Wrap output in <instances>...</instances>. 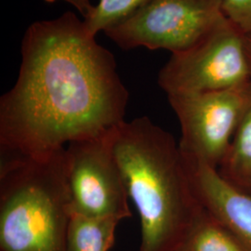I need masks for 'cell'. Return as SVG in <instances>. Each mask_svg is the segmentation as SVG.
<instances>
[{"mask_svg": "<svg viewBox=\"0 0 251 251\" xmlns=\"http://www.w3.org/2000/svg\"><path fill=\"white\" fill-rule=\"evenodd\" d=\"M149 0H100L94 6L92 13L84 23L92 36L115 26L128 18L137 9H140Z\"/></svg>", "mask_w": 251, "mask_h": 251, "instance_id": "7c38bea8", "label": "cell"}, {"mask_svg": "<svg viewBox=\"0 0 251 251\" xmlns=\"http://www.w3.org/2000/svg\"><path fill=\"white\" fill-rule=\"evenodd\" d=\"M111 131L65 146L71 216L114 218L120 222L131 217L129 198L112 149Z\"/></svg>", "mask_w": 251, "mask_h": 251, "instance_id": "52a82bcc", "label": "cell"}, {"mask_svg": "<svg viewBox=\"0 0 251 251\" xmlns=\"http://www.w3.org/2000/svg\"><path fill=\"white\" fill-rule=\"evenodd\" d=\"M224 0H149L104 34L119 48L167 50L195 45L225 17Z\"/></svg>", "mask_w": 251, "mask_h": 251, "instance_id": "8992f818", "label": "cell"}, {"mask_svg": "<svg viewBox=\"0 0 251 251\" xmlns=\"http://www.w3.org/2000/svg\"><path fill=\"white\" fill-rule=\"evenodd\" d=\"M45 1L48 3H55L58 1H62L67 4H70L74 8H75L79 11L84 20L90 17V14L92 13L94 9V6L91 5L90 0H45Z\"/></svg>", "mask_w": 251, "mask_h": 251, "instance_id": "5bb4252c", "label": "cell"}, {"mask_svg": "<svg viewBox=\"0 0 251 251\" xmlns=\"http://www.w3.org/2000/svg\"><path fill=\"white\" fill-rule=\"evenodd\" d=\"M168 100L179 120L184 158L217 170L251 109V80L227 90L169 95Z\"/></svg>", "mask_w": 251, "mask_h": 251, "instance_id": "5b68a950", "label": "cell"}, {"mask_svg": "<svg viewBox=\"0 0 251 251\" xmlns=\"http://www.w3.org/2000/svg\"><path fill=\"white\" fill-rule=\"evenodd\" d=\"M120 223L114 218L72 215L66 234L65 251H108L115 242Z\"/></svg>", "mask_w": 251, "mask_h": 251, "instance_id": "30bf717a", "label": "cell"}, {"mask_svg": "<svg viewBox=\"0 0 251 251\" xmlns=\"http://www.w3.org/2000/svg\"><path fill=\"white\" fill-rule=\"evenodd\" d=\"M64 151L0 159V251H65L71 208Z\"/></svg>", "mask_w": 251, "mask_h": 251, "instance_id": "3957f363", "label": "cell"}, {"mask_svg": "<svg viewBox=\"0 0 251 251\" xmlns=\"http://www.w3.org/2000/svg\"><path fill=\"white\" fill-rule=\"evenodd\" d=\"M245 34L226 17L195 45L171 54L158 74L169 95L227 90L251 80Z\"/></svg>", "mask_w": 251, "mask_h": 251, "instance_id": "277c9868", "label": "cell"}, {"mask_svg": "<svg viewBox=\"0 0 251 251\" xmlns=\"http://www.w3.org/2000/svg\"><path fill=\"white\" fill-rule=\"evenodd\" d=\"M177 251H247L228 229L203 206Z\"/></svg>", "mask_w": 251, "mask_h": 251, "instance_id": "8fae6325", "label": "cell"}, {"mask_svg": "<svg viewBox=\"0 0 251 251\" xmlns=\"http://www.w3.org/2000/svg\"><path fill=\"white\" fill-rule=\"evenodd\" d=\"M225 17L245 35L251 33V0H224Z\"/></svg>", "mask_w": 251, "mask_h": 251, "instance_id": "4fadbf2b", "label": "cell"}, {"mask_svg": "<svg viewBox=\"0 0 251 251\" xmlns=\"http://www.w3.org/2000/svg\"><path fill=\"white\" fill-rule=\"evenodd\" d=\"M245 47H246V53L248 56V60H249L251 70V33L245 36Z\"/></svg>", "mask_w": 251, "mask_h": 251, "instance_id": "9a60e30c", "label": "cell"}, {"mask_svg": "<svg viewBox=\"0 0 251 251\" xmlns=\"http://www.w3.org/2000/svg\"><path fill=\"white\" fill-rule=\"evenodd\" d=\"M217 171L233 187L251 196V109L233 135Z\"/></svg>", "mask_w": 251, "mask_h": 251, "instance_id": "9c48e42d", "label": "cell"}, {"mask_svg": "<svg viewBox=\"0 0 251 251\" xmlns=\"http://www.w3.org/2000/svg\"><path fill=\"white\" fill-rule=\"evenodd\" d=\"M114 155L139 212V251H177L202 206L173 136L147 117L111 131Z\"/></svg>", "mask_w": 251, "mask_h": 251, "instance_id": "7a4b0ae2", "label": "cell"}, {"mask_svg": "<svg viewBox=\"0 0 251 251\" xmlns=\"http://www.w3.org/2000/svg\"><path fill=\"white\" fill-rule=\"evenodd\" d=\"M185 160L200 205L225 225L246 251H251V196L229 184L214 168Z\"/></svg>", "mask_w": 251, "mask_h": 251, "instance_id": "ba28073f", "label": "cell"}, {"mask_svg": "<svg viewBox=\"0 0 251 251\" xmlns=\"http://www.w3.org/2000/svg\"><path fill=\"white\" fill-rule=\"evenodd\" d=\"M14 86L0 99V159L36 158L125 121L116 59L67 11L28 27Z\"/></svg>", "mask_w": 251, "mask_h": 251, "instance_id": "6da1fadb", "label": "cell"}]
</instances>
